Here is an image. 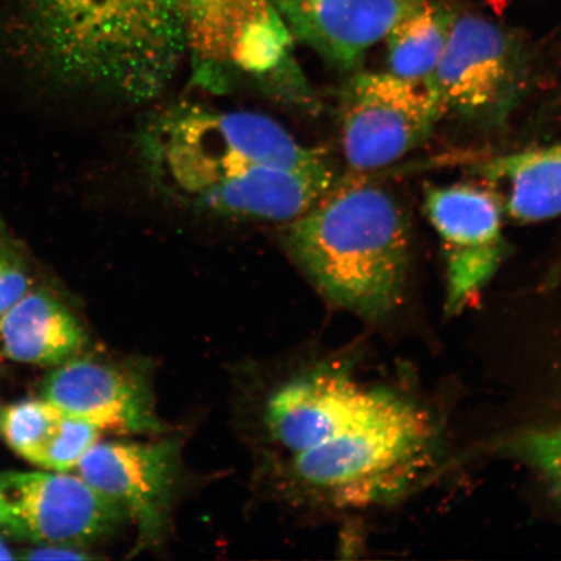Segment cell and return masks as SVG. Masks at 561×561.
I'll return each instance as SVG.
<instances>
[{
	"instance_id": "obj_1",
	"label": "cell",
	"mask_w": 561,
	"mask_h": 561,
	"mask_svg": "<svg viewBox=\"0 0 561 561\" xmlns=\"http://www.w3.org/2000/svg\"><path fill=\"white\" fill-rule=\"evenodd\" d=\"M137 152L167 198L229 219L289 222L339 180L324 150L301 144L273 118L193 102L147 118Z\"/></svg>"
},
{
	"instance_id": "obj_2",
	"label": "cell",
	"mask_w": 561,
	"mask_h": 561,
	"mask_svg": "<svg viewBox=\"0 0 561 561\" xmlns=\"http://www.w3.org/2000/svg\"><path fill=\"white\" fill-rule=\"evenodd\" d=\"M33 44L65 79L144 104L171 85L187 58L170 0H15Z\"/></svg>"
},
{
	"instance_id": "obj_3",
	"label": "cell",
	"mask_w": 561,
	"mask_h": 561,
	"mask_svg": "<svg viewBox=\"0 0 561 561\" xmlns=\"http://www.w3.org/2000/svg\"><path fill=\"white\" fill-rule=\"evenodd\" d=\"M289 254L333 304L382 318L401 304L410 264V228L388 191L350 173L284 224Z\"/></svg>"
},
{
	"instance_id": "obj_4",
	"label": "cell",
	"mask_w": 561,
	"mask_h": 561,
	"mask_svg": "<svg viewBox=\"0 0 561 561\" xmlns=\"http://www.w3.org/2000/svg\"><path fill=\"white\" fill-rule=\"evenodd\" d=\"M434 437L430 416L397 396L376 416L294 455L293 474L301 486L339 506L391 500L424 471Z\"/></svg>"
},
{
	"instance_id": "obj_5",
	"label": "cell",
	"mask_w": 561,
	"mask_h": 561,
	"mask_svg": "<svg viewBox=\"0 0 561 561\" xmlns=\"http://www.w3.org/2000/svg\"><path fill=\"white\" fill-rule=\"evenodd\" d=\"M184 23L196 82L276 88L297 67L294 39L272 0H170Z\"/></svg>"
},
{
	"instance_id": "obj_6",
	"label": "cell",
	"mask_w": 561,
	"mask_h": 561,
	"mask_svg": "<svg viewBox=\"0 0 561 561\" xmlns=\"http://www.w3.org/2000/svg\"><path fill=\"white\" fill-rule=\"evenodd\" d=\"M444 105L431 89L386 72H356L340 96V131L350 173L380 170L433 135Z\"/></svg>"
},
{
	"instance_id": "obj_7",
	"label": "cell",
	"mask_w": 561,
	"mask_h": 561,
	"mask_svg": "<svg viewBox=\"0 0 561 561\" xmlns=\"http://www.w3.org/2000/svg\"><path fill=\"white\" fill-rule=\"evenodd\" d=\"M526 83L520 46L500 25L477 15L456 16L444 55L426 88L446 114L500 126L520 103Z\"/></svg>"
},
{
	"instance_id": "obj_8",
	"label": "cell",
	"mask_w": 561,
	"mask_h": 561,
	"mask_svg": "<svg viewBox=\"0 0 561 561\" xmlns=\"http://www.w3.org/2000/svg\"><path fill=\"white\" fill-rule=\"evenodd\" d=\"M10 536L32 545L82 549L129 520L122 506L72 472H2Z\"/></svg>"
},
{
	"instance_id": "obj_9",
	"label": "cell",
	"mask_w": 561,
	"mask_h": 561,
	"mask_svg": "<svg viewBox=\"0 0 561 561\" xmlns=\"http://www.w3.org/2000/svg\"><path fill=\"white\" fill-rule=\"evenodd\" d=\"M425 210L445 255L447 312L458 313L500 270L504 210L493 192L469 184L427 186Z\"/></svg>"
},
{
	"instance_id": "obj_10",
	"label": "cell",
	"mask_w": 561,
	"mask_h": 561,
	"mask_svg": "<svg viewBox=\"0 0 561 561\" xmlns=\"http://www.w3.org/2000/svg\"><path fill=\"white\" fill-rule=\"evenodd\" d=\"M179 453L175 439L96 442L73 472L122 506L136 524L139 546L150 547L163 539L170 520Z\"/></svg>"
},
{
	"instance_id": "obj_11",
	"label": "cell",
	"mask_w": 561,
	"mask_h": 561,
	"mask_svg": "<svg viewBox=\"0 0 561 561\" xmlns=\"http://www.w3.org/2000/svg\"><path fill=\"white\" fill-rule=\"evenodd\" d=\"M396 397L362 388L341 371L320 369L279 388L266 405L265 420L273 438L297 455L374 417Z\"/></svg>"
},
{
	"instance_id": "obj_12",
	"label": "cell",
	"mask_w": 561,
	"mask_h": 561,
	"mask_svg": "<svg viewBox=\"0 0 561 561\" xmlns=\"http://www.w3.org/2000/svg\"><path fill=\"white\" fill-rule=\"evenodd\" d=\"M42 398L101 432L163 431L145 378L114 364L75 356L48 374L42 386Z\"/></svg>"
},
{
	"instance_id": "obj_13",
	"label": "cell",
	"mask_w": 561,
	"mask_h": 561,
	"mask_svg": "<svg viewBox=\"0 0 561 561\" xmlns=\"http://www.w3.org/2000/svg\"><path fill=\"white\" fill-rule=\"evenodd\" d=\"M294 42L351 72L424 0H272Z\"/></svg>"
},
{
	"instance_id": "obj_14",
	"label": "cell",
	"mask_w": 561,
	"mask_h": 561,
	"mask_svg": "<svg viewBox=\"0 0 561 561\" xmlns=\"http://www.w3.org/2000/svg\"><path fill=\"white\" fill-rule=\"evenodd\" d=\"M87 333L76 314L44 289H31L0 316V357L58 367L79 355Z\"/></svg>"
},
{
	"instance_id": "obj_15",
	"label": "cell",
	"mask_w": 561,
	"mask_h": 561,
	"mask_svg": "<svg viewBox=\"0 0 561 561\" xmlns=\"http://www.w3.org/2000/svg\"><path fill=\"white\" fill-rule=\"evenodd\" d=\"M473 171L495 187L511 219L529 224L561 215V144L483 160Z\"/></svg>"
},
{
	"instance_id": "obj_16",
	"label": "cell",
	"mask_w": 561,
	"mask_h": 561,
	"mask_svg": "<svg viewBox=\"0 0 561 561\" xmlns=\"http://www.w3.org/2000/svg\"><path fill=\"white\" fill-rule=\"evenodd\" d=\"M456 12L446 0H424L386 35L388 72L426 87L444 55Z\"/></svg>"
},
{
	"instance_id": "obj_17",
	"label": "cell",
	"mask_w": 561,
	"mask_h": 561,
	"mask_svg": "<svg viewBox=\"0 0 561 561\" xmlns=\"http://www.w3.org/2000/svg\"><path fill=\"white\" fill-rule=\"evenodd\" d=\"M65 416V412L46 399H33L4 410L0 432L12 451L44 468L48 453L60 436Z\"/></svg>"
},
{
	"instance_id": "obj_18",
	"label": "cell",
	"mask_w": 561,
	"mask_h": 561,
	"mask_svg": "<svg viewBox=\"0 0 561 561\" xmlns=\"http://www.w3.org/2000/svg\"><path fill=\"white\" fill-rule=\"evenodd\" d=\"M508 448L543 477L561 502V426L523 433Z\"/></svg>"
},
{
	"instance_id": "obj_19",
	"label": "cell",
	"mask_w": 561,
	"mask_h": 561,
	"mask_svg": "<svg viewBox=\"0 0 561 561\" xmlns=\"http://www.w3.org/2000/svg\"><path fill=\"white\" fill-rule=\"evenodd\" d=\"M101 431L85 420L67 415L60 436L45 460L44 469L54 472H73L79 462L96 442Z\"/></svg>"
},
{
	"instance_id": "obj_20",
	"label": "cell",
	"mask_w": 561,
	"mask_h": 561,
	"mask_svg": "<svg viewBox=\"0 0 561 561\" xmlns=\"http://www.w3.org/2000/svg\"><path fill=\"white\" fill-rule=\"evenodd\" d=\"M32 289L24 252L0 222V316Z\"/></svg>"
},
{
	"instance_id": "obj_21",
	"label": "cell",
	"mask_w": 561,
	"mask_h": 561,
	"mask_svg": "<svg viewBox=\"0 0 561 561\" xmlns=\"http://www.w3.org/2000/svg\"><path fill=\"white\" fill-rule=\"evenodd\" d=\"M93 557L81 549L65 546L34 545L31 549L21 550L18 559L24 560H85Z\"/></svg>"
},
{
	"instance_id": "obj_22",
	"label": "cell",
	"mask_w": 561,
	"mask_h": 561,
	"mask_svg": "<svg viewBox=\"0 0 561 561\" xmlns=\"http://www.w3.org/2000/svg\"><path fill=\"white\" fill-rule=\"evenodd\" d=\"M12 520L9 502H7L2 490H0V529L7 530Z\"/></svg>"
},
{
	"instance_id": "obj_23",
	"label": "cell",
	"mask_w": 561,
	"mask_h": 561,
	"mask_svg": "<svg viewBox=\"0 0 561 561\" xmlns=\"http://www.w3.org/2000/svg\"><path fill=\"white\" fill-rule=\"evenodd\" d=\"M16 556L10 549L9 546L3 541L2 537H0V560H15Z\"/></svg>"
},
{
	"instance_id": "obj_24",
	"label": "cell",
	"mask_w": 561,
	"mask_h": 561,
	"mask_svg": "<svg viewBox=\"0 0 561 561\" xmlns=\"http://www.w3.org/2000/svg\"><path fill=\"white\" fill-rule=\"evenodd\" d=\"M2 413H3V411H2V409H0V423H2Z\"/></svg>"
}]
</instances>
